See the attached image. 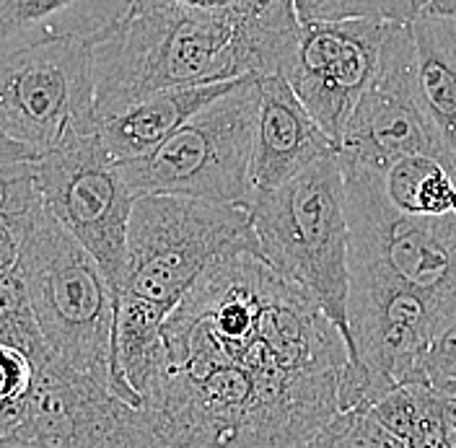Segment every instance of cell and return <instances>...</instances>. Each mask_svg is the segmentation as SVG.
Wrapping results in <instances>:
<instances>
[{
	"instance_id": "obj_14",
	"label": "cell",
	"mask_w": 456,
	"mask_h": 448,
	"mask_svg": "<svg viewBox=\"0 0 456 448\" xmlns=\"http://www.w3.org/2000/svg\"><path fill=\"white\" fill-rule=\"evenodd\" d=\"M130 0H0V55L94 39L127 11Z\"/></svg>"
},
{
	"instance_id": "obj_22",
	"label": "cell",
	"mask_w": 456,
	"mask_h": 448,
	"mask_svg": "<svg viewBox=\"0 0 456 448\" xmlns=\"http://www.w3.org/2000/svg\"><path fill=\"white\" fill-rule=\"evenodd\" d=\"M39 151L28 143L13 138L11 133H5L0 127V168L19 167V164H37L39 161Z\"/></svg>"
},
{
	"instance_id": "obj_8",
	"label": "cell",
	"mask_w": 456,
	"mask_h": 448,
	"mask_svg": "<svg viewBox=\"0 0 456 448\" xmlns=\"http://www.w3.org/2000/svg\"><path fill=\"white\" fill-rule=\"evenodd\" d=\"M0 127L39 153L73 133H96L91 39L0 55Z\"/></svg>"
},
{
	"instance_id": "obj_5",
	"label": "cell",
	"mask_w": 456,
	"mask_h": 448,
	"mask_svg": "<svg viewBox=\"0 0 456 448\" xmlns=\"http://www.w3.org/2000/svg\"><path fill=\"white\" fill-rule=\"evenodd\" d=\"M256 247L244 205L179 195L135 197L119 293L174 311L224 254Z\"/></svg>"
},
{
	"instance_id": "obj_1",
	"label": "cell",
	"mask_w": 456,
	"mask_h": 448,
	"mask_svg": "<svg viewBox=\"0 0 456 448\" xmlns=\"http://www.w3.org/2000/svg\"><path fill=\"white\" fill-rule=\"evenodd\" d=\"M161 335L141 399L156 448H304L340 415L347 342L256 247L213 262Z\"/></svg>"
},
{
	"instance_id": "obj_16",
	"label": "cell",
	"mask_w": 456,
	"mask_h": 448,
	"mask_svg": "<svg viewBox=\"0 0 456 448\" xmlns=\"http://www.w3.org/2000/svg\"><path fill=\"white\" fill-rule=\"evenodd\" d=\"M387 200L407 216L456 221V171L433 156H404L379 171Z\"/></svg>"
},
{
	"instance_id": "obj_20",
	"label": "cell",
	"mask_w": 456,
	"mask_h": 448,
	"mask_svg": "<svg viewBox=\"0 0 456 448\" xmlns=\"http://www.w3.org/2000/svg\"><path fill=\"white\" fill-rule=\"evenodd\" d=\"M423 379L438 392L456 394V311L428 345Z\"/></svg>"
},
{
	"instance_id": "obj_15",
	"label": "cell",
	"mask_w": 456,
	"mask_h": 448,
	"mask_svg": "<svg viewBox=\"0 0 456 448\" xmlns=\"http://www.w3.org/2000/svg\"><path fill=\"white\" fill-rule=\"evenodd\" d=\"M418 53V84L436 133L456 171V24L418 13L410 21Z\"/></svg>"
},
{
	"instance_id": "obj_7",
	"label": "cell",
	"mask_w": 456,
	"mask_h": 448,
	"mask_svg": "<svg viewBox=\"0 0 456 448\" xmlns=\"http://www.w3.org/2000/svg\"><path fill=\"white\" fill-rule=\"evenodd\" d=\"M42 208L88 254L119 296L127 249V224L135 195L122 168L99 138L73 133L34 164Z\"/></svg>"
},
{
	"instance_id": "obj_25",
	"label": "cell",
	"mask_w": 456,
	"mask_h": 448,
	"mask_svg": "<svg viewBox=\"0 0 456 448\" xmlns=\"http://www.w3.org/2000/svg\"><path fill=\"white\" fill-rule=\"evenodd\" d=\"M171 3H179V5H187V8H200V11H226V8L247 5L252 0H171Z\"/></svg>"
},
{
	"instance_id": "obj_9",
	"label": "cell",
	"mask_w": 456,
	"mask_h": 448,
	"mask_svg": "<svg viewBox=\"0 0 456 448\" xmlns=\"http://www.w3.org/2000/svg\"><path fill=\"white\" fill-rule=\"evenodd\" d=\"M338 153L376 171L404 156H433L452 167L420 96L410 24H387L376 73L345 127Z\"/></svg>"
},
{
	"instance_id": "obj_19",
	"label": "cell",
	"mask_w": 456,
	"mask_h": 448,
	"mask_svg": "<svg viewBox=\"0 0 456 448\" xmlns=\"http://www.w3.org/2000/svg\"><path fill=\"white\" fill-rule=\"evenodd\" d=\"M34 384V365L5 345H0V438L13 433L27 412Z\"/></svg>"
},
{
	"instance_id": "obj_4",
	"label": "cell",
	"mask_w": 456,
	"mask_h": 448,
	"mask_svg": "<svg viewBox=\"0 0 456 448\" xmlns=\"http://www.w3.org/2000/svg\"><path fill=\"white\" fill-rule=\"evenodd\" d=\"M11 221L21 236L16 262L53 355L119 394L114 379L117 293L99 262L42 205Z\"/></svg>"
},
{
	"instance_id": "obj_2",
	"label": "cell",
	"mask_w": 456,
	"mask_h": 448,
	"mask_svg": "<svg viewBox=\"0 0 456 448\" xmlns=\"http://www.w3.org/2000/svg\"><path fill=\"white\" fill-rule=\"evenodd\" d=\"M301 21L293 0H252L200 11L171 0H130L91 39L96 119L176 88L283 73Z\"/></svg>"
},
{
	"instance_id": "obj_27",
	"label": "cell",
	"mask_w": 456,
	"mask_h": 448,
	"mask_svg": "<svg viewBox=\"0 0 456 448\" xmlns=\"http://www.w3.org/2000/svg\"><path fill=\"white\" fill-rule=\"evenodd\" d=\"M0 448H47V446H42V444H37V441H31V438H24V436H19V433H8V436H3V438H0Z\"/></svg>"
},
{
	"instance_id": "obj_23",
	"label": "cell",
	"mask_w": 456,
	"mask_h": 448,
	"mask_svg": "<svg viewBox=\"0 0 456 448\" xmlns=\"http://www.w3.org/2000/svg\"><path fill=\"white\" fill-rule=\"evenodd\" d=\"M438 444L441 448H456V394L438 396Z\"/></svg>"
},
{
	"instance_id": "obj_11",
	"label": "cell",
	"mask_w": 456,
	"mask_h": 448,
	"mask_svg": "<svg viewBox=\"0 0 456 448\" xmlns=\"http://www.w3.org/2000/svg\"><path fill=\"white\" fill-rule=\"evenodd\" d=\"M387 24L370 19L301 21L281 73L338 148L376 73Z\"/></svg>"
},
{
	"instance_id": "obj_13",
	"label": "cell",
	"mask_w": 456,
	"mask_h": 448,
	"mask_svg": "<svg viewBox=\"0 0 456 448\" xmlns=\"http://www.w3.org/2000/svg\"><path fill=\"white\" fill-rule=\"evenodd\" d=\"M236 84L239 78L156 91L141 102H135L133 107H127L125 112L102 119L99 138L117 164L142 159L153 153L161 143L169 141L192 114H198L202 107L224 96Z\"/></svg>"
},
{
	"instance_id": "obj_21",
	"label": "cell",
	"mask_w": 456,
	"mask_h": 448,
	"mask_svg": "<svg viewBox=\"0 0 456 448\" xmlns=\"http://www.w3.org/2000/svg\"><path fill=\"white\" fill-rule=\"evenodd\" d=\"M42 205L34 179V164L0 168V216L16 218Z\"/></svg>"
},
{
	"instance_id": "obj_26",
	"label": "cell",
	"mask_w": 456,
	"mask_h": 448,
	"mask_svg": "<svg viewBox=\"0 0 456 448\" xmlns=\"http://www.w3.org/2000/svg\"><path fill=\"white\" fill-rule=\"evenodd\" d=\"M423 13H430V16H438V19H446V21L456 24V0H428Z\"/></svg>"
},
{
	"instance_id": "obj_24",
	"label": "cell",
	"mask_w": 456,
	"mask_h": 448,
	"mask_svg": "<svg viewBox=\"0 0 456 448\" xmlns=\"http://www.w3.org/2000/svg\"><path fill=\"white\" fill-rule=\"evenodd\" d=\"M19 247H21V236L19 228L11 218L0 216V273L8 270L11 265H16L19 259Z\"/></svg>"
},
{
	"instance_id": "obj_10",
	"label": "cell",
	"mask_w": 456,
	"mask_h": 448,
	"mask_svg": "<svg viewBox=\"0 0 456 448\" xmlns=\"http://www.w3.org/2000/svg\"><path fill=\"white\" fill-rule=\"evenodd\" d=\"M13 433L47 448H156L138 404L57 355L34 371L27 412Z\"/></svg>"
},
{
	"instance_id": "obj_3",
	"label": "cell",
	"mask_w": 456,
	"mask_h": 448,
	"mask_svg": "<svg viewBox=\"0 0 456 448\" xmlns=\"http://www.w3.org/2000/svg\"><path fill=\"white\" fill-rule=\"evenodd\" d=\"M249 213L262 259L332 319L350 350V225L340 156L316 161L275 190L255 192Z\"/></svg>"
},
{
	"instance_id": "obj_28",
	"label": "cell",
	"mask_w": 456,
	"mask_h": 448,
	"mask_svg": "<svg viewBox=\"0 0 456 448\" xmlns=\"http://www.w3.org/2000/svg\"><path fill=\"white\" fill-rule=\"evenodd\" d=\"M304 448H330V446H327V444H322V441H319V438L314 436L312 441H309V444H306V446H304Z\"/></svg>"
},
{
	"instance_id": "obj_6",
	"label": "cell",
	"mask_w": 456,
	"mask_h": 448,
	"mask_svg": "<svg viewBox=\"0 0 456 448\" xmlns=\"http://www.w3.org/2000/svg\"><path fill=\"white\" fill-rule=\"evenodd\" d=\"M256 110L259 76H244L153 153L119 164L133 195H179L249 208Z\"/></svg>"
},
{
	"instance_id": "obj_18",
	"label": "cell",
	"mask_w": 456,
	"mask_h": 448,
	"mask_svg": "<svg viewBox=\"0 0 456 448\" xmlns=\"http://www.w3.org/2000/svg\"><path fill=\"white\" fill-rule=\"evenodd\" d=\"M428 0H293L298 21H399L410 24Z\"/></svg>"
},
{
	"instance_id": "obj_17",
	"label": "cell",
	"mask_w": 456,
	"mask_h": 448,
	"mask_svg": "<svg viewBox=\"0 0 456 448\" xmlns=\"http://www.w3.org/2000/svg\"><path fill=\"white\" fill-rule=\"evenodd\" d=\"M0 345L21 353L34 365V371L47 363L53 355L34 314L19 262L0 273Z\"/></svg>"
},
{
	"instance_id": "obj_12",
	"label": "cell",
	"mask_w": 456,
	"mask_h": 448,
	"mask_svg": "<svg viewBox=\"0 0 456 448\" xmlns=\"http://www.w3.org/2000/svg\"><path fill=\"white\" fill-rule=\"evenodd\" d=\"M340 148L319 127L283 76H259L252 187L267 192Z\"/></svg>"
}]
</instances>
